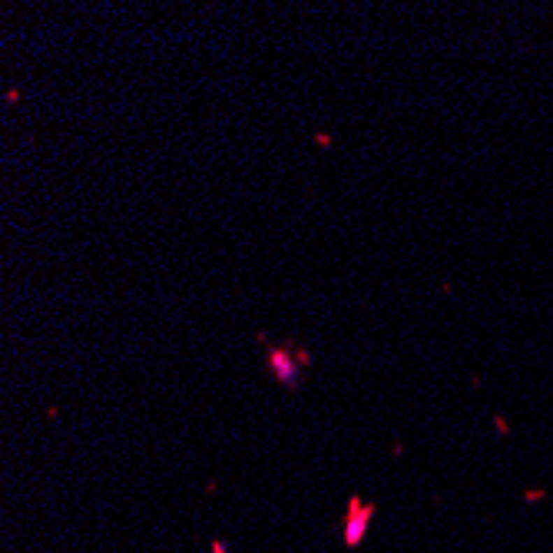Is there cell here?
Wrapping results in <instances>:
<instances>
[{
    "instance_id": "3957f363",
    "label": "cell",
    "mask_w": 553,
    "mask_h": 553,
    "mask_svg": "<svg viewBox=\"0 0 553 553\" xmlns=\"http://www.w3.org/2000/svg\"><path fill=\"white\" fill-rule=\"evenodd\" d=\"M295 358H299V365L302 368L312 365V352H308V348H295Z\"/></svg>"
},
{
    "instance_id": "7a4b0ae2",
    "label": "cell",
    "mask_w": 553,
    "mask_h": 553,
    "mask_svg": "<svg viewBox=\"0 0 553 553\" xmlns=\"http://www.w3.org/2000/svg\"><path fill=\"white\" fill-rule=\"evenodd\" d=\"M375 503L365 501L361 494H352L348 497V514H345V524H341V537H345V547H358V543L365 540L368 527H371V520H375Z\"/></svg>"
},
{
    "instance_id": "277c9868",
    "label": "cell",
    "mask_w": 553,
    "mask_h": 553,
    "mask_svg": "<svg viewBox=\"0 0 553 553\" xmlns=\"http://www.w3.org/2000/svg\"><path fill=\"white\" fill-rule=\"evenodd\" d=\"M494 428L501 431V434H510V428H507V421H503V417H494Z\"/></svg>"
},
{
    "instance_id": "5b68a950",
    "label": "cell",
    "mask_w": 553,
    "mask_h": 553,
    "mask_svg": "<svg viewBox=\"0 0 553 553\" xmlns=\"http://www.w3.org/2000/svg\"><path fill=\"white\" fill-rule=\"evenodd\" d=\"M209 550H213V553H229L226 550V540H213V547H209Z\"/></svg>"
},
{
    "instance_id": "6da1fadb",
    "label": "cell",
    "mask_w": 553,
    "mask_h": 553,
    "mask_svg": "<svg viewBox=\"0 0 553 553\" xmlns=\"http://www.w3.org/2000/svg\"><path fill=\"white\" fill-rule=\"evenodd\" d=\"M259 341H265L259 335ZM265 365H268V375L275 378L282 388H299V381H302V365H299V358H295V348L292 345H268L265 341Z\"/></svg>"
}]
</instances>
